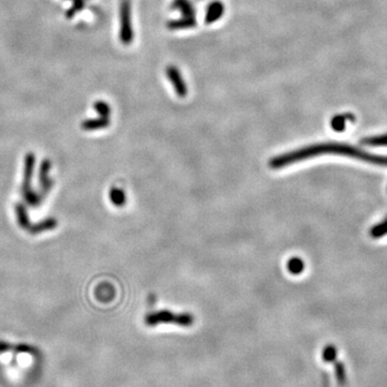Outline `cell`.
<instances>
[{
  "label": "cell",
  "instance_id": "cell-5",
  "mask_svg": "<svg viewBox=\"0 0 387 387\" xmlns=\"http://www.w3.org/2000/svg\"><path fill=\"white\" fill-rule=\"evenodd\" d=\"M110 120L108 117L100 116L98 118L86 119L82 123V128L84 130H98L100 128H106L109 126Z\"/></svg>",
  "mask_w": 387,
  "mask_h": 387
},
{
  "label": "cell",
  "instance_id": "cell-4",
  "mask_svg": "<svg viewBox=\"0 0 387 387\" xmlns=\"http://www.w3.org/2000/svg\"><path fill=\"white\" fill-rule=\"evenodd\" d=\"M224 13V6L221 3H213L211 4L206 13V23L212 24L221 18Z\"/></svg>",
  "mask_w": 387,
  "mask_h": 387
},
{
  "label": "cell",
  "instance_id": "cell-6",
  "mask_svg": "<svg viewBox=\"0 0 387 387\" xmlns=\"http://www.w3.org/2000/svg\"><path fill=\"white\" fill-rule=\"evenodd\" d=\"M334 375H335V380H337V383L340 387H344L348 383V375H346V370H345V366L343 362L338 361L334 365Z\"/></svg>",
  "mask_w": 387,
  "mask_h": 387
},
{
  "label": "cell",
  "instance_id": "cell-3",
  "mask_svg": "<svg viewBox=\"0 0 387 387\" xmlns=\"http://www.w3.org/2000/svg\"><path fill=\"white\" fill-rule=\"evenodd\" d=\"M167 76H168L169 81L172 83L173 87H175V90H176V93L178 94V96L179 97H185L187 94L186 84L184 82V80H183L178 68L175 66H169L167 68Z\"/></svg>",
  "mask_w": 387,
  "mask_h": 387
},
{
  "label": "cell",
  "instance_id": "cell-15",
  "mask_svg": "<svg viewBox=\"0 0 387 387\" xmlns=\"http://www.w3.org/2000/svg\"><path fill=\"white\" fill-rule=\"evenodd\" d=\"M385 233H387V221L380 224V225L375 226L373 229H372V236L373 237H382L383 235H385Z\"/></svg>",
  "mask_w": 387,
  "mask_h": 387
},
{
  "label": "cell",
  "instance_id": "cell-9",
  "mask_svg": "<svg viewBox=\"0 0 387 387\" xmlns=\"http://www.w3.org/2000/svg\"><path fill=\"white\" fill-rule=\"evenodd\" d=\"M195 26V18L194 17H185L182 18V19H178V21H175V22H170L168 24V27L169 28H172V29H180V28H189V27H194Z\"/></svg>",
  "mask_w": 387,
  "mask_h": 387
},
{
  "label": "cell",
  "instance_id": "cell-2",
  "mask_svg": "<svg viewBox=\"0 0 387 387\" xmlns=\"http://www.w3.org/2000/svg\"><path fill=\"white\" fill-rule=\"evenodd\" d=\"M134 37L131 27L130 4L125 0L120 9V40L124 44H129Z\"/></svg>",
  "mask_w": 387,
  "mask_h": 387
},
{
  "label": "cell",
  "instance_id": "cell-8",
  "mask_svg": "<svg viewBox=\"0 0 387 387\" xmlns=\"http://www.w3.org/2000/svg\"><path fill=\"white\" fill-rule=\"evenodd\" d=\"M337 356H338V350L337 348H335L334 345H327L325 346L324 350H323V354H322V358L325 362H333L335 359H337Z\"/></svg>",
  "mask_w": 387,
  "mask_h": 387
},
{
  "label": "cell",
  "instance_id": "cell-14",
  "mask_svg": "<svg viewBox=\"0 0 387 387\" xmlns=\"http://www.w3.org/2000/svg\"><path fill=\"white\" fill-rule=\"evenodd\" d=\"M345 118L344 116L342 115H339V116H335L332 118L331 120V126L333 128V130L335 131H342L345 127Z\"/></svg>",
  "mask_w": 387,
  "mask_h": 387
},
{
  "label": "cell",
  "instance_id": "cell-13",
  "mask_svg": "<svg viewBox=\"0 0 387 387\" xmlns=\"http://www.w3.org/2000/svg\"><path fill=\"white\" fill-rule=\"evenodd\" d=\"M85 5V0H74V4L71 6V8L66 12L67 18H72L78 12H80L81 10L83 9Z\"/></svg>",
  "mask_w": 387,
  "mask_h": 387
},
{
  "label": "cell",
  "instance_id": "cell-12",
  "mask_svg": "<svg viewBox=\"0 0 387 387\" xmlns=\"http://www.w3.org/2000/svg\"><path fill=\"white\" fill-rule=\"evenodd\" d=\"M94 109L97 111V113H98L100 116L108 117V116L110 115L111 109H110L109 105L106 103V101H103V100H98V101H96V103L94 104Z\"/></svg>",
  "mask_w": 387,
  "mask_h": 387
},
{
  "label": "cell",
  "instance_id": "cell-10",
  "mask_svg": "<svg viewBox=\"0 0 387 387\" xmlns=\"http://www.w3.org/2000/svg\"><path fill=\"white\" fill-rule=\"evenodd\" d=\"M110 199L112 202L114 203L115 206H117V207L123 206L126 201L125 192L119 188H112L110 190Z\"/></svg>",
  "mask_w": 387,
  "mask_h": 387
},
{
  "label": "cell",
  "instance_id": "cell-1",
  "mask_svg": "<svg viewBox=\"0 0 387 387\" xmlns=\"http://www.w3.org/2000/svg\"><path fill=\"white\" fill-rule=\"evenodd\" d=\"M144 323L150 327L162 323L189 327L194 324V317L190 313H173L169 310H159L148 314L144 319Z\"/></svg>",
  "mask_w": 387,
  "mask_h": 387
},
{
  "label": "cell",
  "instance_id": "cell-11",
  "mask_svg": "<svg viewBox=\"0 0 387 387\" xmlns=\"http://www.w3.org/2000/svg\"><path fill=\"white\" fill-rule=\"evenodd\" d=\"M175 7H177L185 17H194V9L187 0H177Z\"/></svg>",
  "mask_w": 387,
  "mask_h": 387
},
{
  "label": "cell",
  "instance_id": "cell-16",
  "mask_svg": "<svg viewBox=\"0 0 387 387\" xmlns=\"http://www.w3.org/2000/svg\"><path fill=\"white\" fill-rule=\"evenodd\" d=\"M10 349V345L8 343H4V342H0V353L2 352H5L7 350Z\"/></svg>",
  "mask_w": 387,
  "mask_h": 387
},
{
  "label": "cell",
  "instance_id": "cell-7",
  "mask_svg": "<svg viewBox=\"0 0 387 387\" xmlns=\"http://www.w3.org/2000/svg\"><path fill=\"white\" fill-rule=\"evenodd\" d=\"M287 269H288V271L292 274H295V276H297V274H299V273H301L303 271V269H304V262L299 257H293L287 262Z\"/></svg>",
  "mask_w": 387,
  "mask_h": 387
}]
</instances>
